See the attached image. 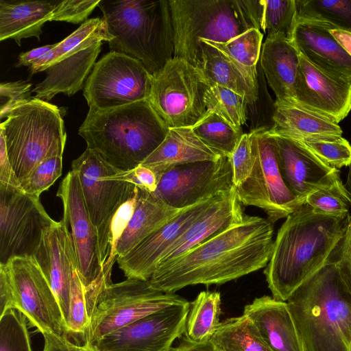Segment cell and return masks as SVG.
<instances>
[{
  "label": "cell",
  "instance_id": "1",
  "mask_svg": "<svg viewBox=\"0 0 351 351\" xmlns=\"http://www.w3.org/2000/svg\"><path fill=\"white\" fill-rule=\"evenodd\" d=\"M273 224L267 218L245 215L184 254L160 264L149 282L158 291L175 293L191 285L224 284L256 271L270 259Z\"/></svg>",
  "mask_w": 351,
  "mask_h": 351
},
{
  "label": "cell",
  "instance_id": "2",
  "mask_svg": "<svg viewBox=\"0 0 351 351\" xmlns=\"http://www.w3.org/2000/svg\"><path fill=\"white\" fill-rule=\"evenodd\" d=\"M350 217L317 213L306 204L286 217L264 270L274 298L286 302L326 264L342 241Z\"/></svg>",
  "mask_w": 351,
  "mask_h": 351
},
{
  "label": "cell",
  "instance_id": "3",
  "mask_svg": "<svg viewBox=\"0 0 351 351\" xmlns=\"http://www.w3.org/2000/svg\"><path fill=\"white\" fill-rule=\"evenodd\" d=\"M286 302L304 351H350L351 289L335 252Z\"/></svg>",
  "mask_w": 351,
  "mask_h": 351
},
{
  "label": "cell",
  "instance_id": "4",
  "mask_svg": "<svg viewBox=\"0 0 351 351\" xmlns=\"http://www.w3.org/2000/svg\"><path fill=\"white\" fill-rule=\"evenodd\" d=\"M169 128L147 100L105 110L89 109L78 134L87 147L113 167L140 165L165 140Z\"/></svg>",
  "mask_w": 351,
  "mask_h": 351
},
{
  "label": "cell",
  "instance_id": "5",
  "mask_svg": "<svg viewBox=\"0 0 351 351\" xmlns=\"http://www.w3.org/2000/svg\"><path fill=\"white\" fill-rule=\"evenodd\" d=\"M110 51L140 62L154 75L174 58V33L169 1L101 0Z\"/></svg>",
  "mask_w": 351,
  "mask_h": 351
},
{
  "label": "cell",
  "instance_id": "6",
  "mask_svg": "<svg viewBox=\"0 0 351 351\" xmlns=\"http://www.w3.org/2000/svg\"><path fill=\"white\" fill-rule=\"evenodd\" d=\"M0 132L21 187L43 160L62 156L66 141L60 108L36 97L8 113Z\"/></svg>",
  "mask_w": 351,
  "mask_h": 351
},
{
  "label": "cell",
  "instance_id": "7",
  "mask_svg": "<svg viewBox=\"0 0 351 351\" xmlns=\"http://www.w3.org/2000/svg\"><path fill=\"white\" fill-rule=\"evenodd\" d=\"M174 58L201 68L202 40L226 43L254 28L241 0H170Z\"/></svg>",
  "mask_w": 351,
  "mask_h": 351
},
{
  "label": "cell",
  "instance_id": "8",
  "mask_svg": "<svg viewBox=\"0 0 351 351\" xmlns=\"http://www.w3.org/2000/svg\"><path fill=\"white\" fill-rule=\"evenodd\" d=\"M71 167L78 175L88 213L97 232L103 268L109 256L112 219L121 205L135 195L138 187L121 179V169L88 148L72 162Z\"/></svg>",
  "mask_w": 351,
  "mask_h": 351
},
{
  "label": "cell",
  "instance_id": "9",
  "mask_svg": "<svg viewBox=\"0 0 351 351\" xmlns=\"http://www.w3.org/2000/svg\"><path fill=\"white\" fill-rule=\"evenodd\" d=\"M209 87L199 68L173 58L152 75L147 101L169 129L192 128L208 113L204 97Z\"/></svg>",
  "mask_w": 351,
  "mask_h": 351
},
{
  "label": "cell",
  "instance_id": "10",
  "mask_svg": "<svg viewBox=\"0 0 351 351\" xmlns=\"http://www.w3.org/2000/svg\"><path fill=\"white\" fill-rule=\"evenodd\" d=\"M175 293L154 289L149 280L128 279L111 283L97 296L84 337L90 344L143 317L184 301Z\"/></svg>",
  "mask_w": 351,
  "mask_h": 351
},
{
  "label": "cell",
  "instance_id": "11",
  "mask_svg": "<svg viewBox=\"0 0 351 351\" xmlns=\"http://www.w3.org/2000/svg\"><path fill=\"white\" fill-rule=\"evenodd\" d=\"M250 132L254 166L246 181L236 188L237 197L243 205L264 210L267 219L274 223L303 204L289 190L282 178L274 137L263 129Z\"/></svg>",
  "mask_w": 351,
  "mask_h": 351
},
{
  "label": "cell",
  "instance_id": "12",
  "mask_svg": "<svg viewBox=\"0 0 351 351\" xmlns=\"http://www.w3.org/2000/svg\"><path fill=\"white\" fill-rule=\"evenodd\" d=\"M152 75L139 60L110 51L87 77L83 95L90 109L105 110L147 100Z\"/></svg>",
  "mask_w": 351,
  "mask_h": 351
},
{
  "label": "cell",
  "instance_id": "13",
  "mask_svg": "<svg viewBox=\"0 0 351 351\" xmlns=\"http://www.w3.org/2000/svg\"><path fill=\"white\" fill-rule=\"evenodd\" d=\"M56 222L40 196L0 183V264L15 257L33 256L44 231Z\"/></svg>",
  "mask_w": 351,
  "mask_h": 351
},
{
  "label": "cell",
  "instance_id": "14",
  "mask_svg": "<svg viewBox=\"0 0 351 351\" xmlns=\"http://www.w3.org/2000/svg\"><path fill=\"white\" fill-rule=\"evenodd\" d=\"M6 265L16 309L23 313L43 335L68 339L69 332L58 300L32 257H15Z\"/></svg>",
  "mask_w": 351,
  "mask_h": 351
},
{
  "label": "cell",
  "instance_id": "15",
  "mask_svg": "<svg viewBox=\"0 0 351 351\" xmlns=\"http://www.w3.org/2000/svg\"><path fill=\"white\" fill-rule=\"evenodd\" d=\"M230 158L173 167L158 178L152 193L167 206L184 209L233 187Z\"/></svg>",
  "mask_w": 351,
  "mask_h": 351
},
{
  "label": "cell",
  "instance_id": "16",
  "mask_svg": "<svg viewBox=\"0 0 351 351\" xmlns=\"http://www.w3.org/2000/svg\"><path fill=\"white\" fill-rule=\"evenodd\" d=\"M189 309L190 303L185 300L143 317L88 345L97 351H173L175 340L184 334Z\"/></svg>",
  "mask_w": 351,
  "mask_h": 351
},
{
  "label": "cell",
  "instance_id": "17",
  "mask_svg": "<svg viewBox=\"0 0 351 351\" xmlns=\"http://www.w3.org/2000/svg\"><path fill=\"white\" fill-rule=\"evenodd\" d=\"M56 195L62 202V219L67 224L71 235L77 270L85 291L104 288L112 283L106 279L102 271L97 232L88 213L75 171H69Z\"/></svg>",
  "mask_w": 351,
  "mask_h": 351
},
{
  "label": "cell",
  "instance_id": "18",
  "mask_svg": "<svg viewBox=\"0 0 351 351\" xmlns=\"http://www.w3.org/2000/svg\"><path fill=\"white\" fill-rule=\"evenodd\" d=\"M216 196L181 210L125 256L117 258L119 267L125 276L149 280L171 247L205 212Z\"/></svg>",
  "mask_w": 351,
  "mask_h": 351
},
{
  "label": "cell",
  "instance_id": "19",
  "mask_svg": "<svg viewBox=\"0 0 351 351\" xmlns=\"http://www.w3.org/2000/svg\"><path fill=\"white\" fill-rule=\"evenodd\" d=\"M300 56L295 101L339 124L351 110V77L324 70Z\"/></svg>",
  "mask_w": 351,
  "mask_h": 351
},
{
  "label": "cell",
  "instance_id": "20",
  "mask_svg": "<svg viewBox=\"0 0 351 351\" xmlns=\"http://www.w3.org/2000/svg\"><path fill=\"white\" fill-rule=\"evenodd\" d=\"M272 136L282 178L302 204H306V197L313 192L330 187L341 180L338 169L328 166L300 142Z\"/></svg>",
  "mask_w": 351,
  "mask_h": 351
},
{
  "label": "cell",
  "instance_id": "21",
  "mask_svg": "<svg viewBox=\"0 0 351 351\" xmlns=\"http://www.w3.org/2000/svg\"><path fill=\"white\" fill-rule=\"evenodd\" d=\"M32 257L53 291L66 322L72 278L77 269V262L71 233L62 219L44 231Z\"/></svg>",
  "mask_w": 351,
  "mask_h": 351
},
{
  "label": "cell",
  "instance_id": "22",
  "mask_svg": "<svg viewBox=\"0 0 351 351\" xmlns=\"http://www.w3.org/2000/svg\"><path fill=\"white\" fill-rule=\"evenodd\" d=\"M101 37H91L72 48L45 69L46 77L32 92L44 101L58 93L72 96L84 88L101 51Z\"/></svg>",
  "mask_w": 351,
  "mask_h": 351
},
{
  "label": "cell",
  "instance_id": "23",
  "mask_svg": "<svg viewBox=\"0 0 351 351\" xmlns=\"http://www.w3.org/2000/svg\"><path fill=\"white\" fill-rule=\"evenodd\" d=\"M326 23L298 19L292 41L299 53L327 71L351 77V56L330 33Z\"/></svg>",
  "mask_w": 351,
  "mask_h": 351
},
{
  "label": "cell",
  "instance_id": "24",
  "mask_svg": "<svg viewBox=\"0 0 351 351\" xmlns=\"http://www.w3.org/2000/svg\"><path fill=\"white\" fill-rule=\"evenodd\" d=\"M241 205L234 186L217 194L205 212L171 247L160 264L178 258L232 225L242 221L245 214Z\"/></svg>",
  "mask_w": 351,
  "mask_h": 351
},
{
  "label": "cell",
  "instance_id": "25",
  "mask_svg": "<svg viewBox=\"0 0 351 351\" xmlns=\"http://www.w3.org/2000/svg\"><path fill=\"white\" fill-rule=\"evenodd\" d=\"M259 62L276 100L295 101L300 56L293 41L281 35H267Z\"/></svg>",
  "mask_w": 351,
  "mask_h": 351
},
{
  "label": "cell",
  "instance_id": "26",
  "mask_svg": "<svg viewBox=\"0 0 351 351\" xmlns=\"http://www.w3.org/2000/svg\"><path fill=\"white\" fill-rule=\"evenodd\" d=\"M243 314L273 351H304L286 302L268 295L256 298L245 306Z\"/></svg>",
  "mask_w": 351,
  "mask_h": 351
},
{
  "label": "cell",
  "instance_id": "27",
  "mask_svg": "<svg viewBox=\"0 0 351 351\" xmlns=\"http://www.w3.org/2000/svg\"><path fill=\"white\" fill-rule=\"evenodd\" d=\"M221 157L194 133L192 128H176L169 129L162 143L141 165L150 169L158 178L173 167L199 161H217Z\"/></svg>",
  "mask_w": 351,
  "mask_h": 351
},
{
  "label": "cell",
  "instance_id": "28",
  "mask_svg": "<svg viewBox=\"0 0 351 351\" xmlns=\"http://www.w3.org/2000/svg\"><path fill=\"white\" fill-rule=\"evenodd\" d=\"M60 1H0V40L13 39L19 46L22 39L40 40L42 27L51 21Z\"/></svg>",
  "mask_w": 351,
  "mask_h": 351
},
{
  "label": "cell",
  "instance_id": "29",
  "mask_svg": "<svg viewBox=\"0 0 351 351\" xmlns=\"http://www.w3.org/2000/svg\"><path fill=\"white\" fill-rule=\"evenodd\" d=\"M181 210L167 206L152 193L138 188L136 208L117 246V258L125 256Z\"/></svg>",
  "mask_w": 351,
  "mask_h": 351
},
{
  "label": "cell",
  "instance_id": "30",
  "mask_svg": "<svg viewBox=\"0 0 351 351\" xmlns=\"http://www.w3.org/2000/svg\"><path fill=\"white\" fill-rule=\"evenodd\" d=\"M273 121L268 133L288 138L342 134L338 123L293 101L276 100Z\"/></svg>",
  "mask_w": 351,
  "mask_h": 351
},
{
  "label": "cell",
  "instance_id": "31",
  "mask_svg": "<svg viewBox=\"0 0 351 351\" xmlns=\"http://www.w3.org/2000/svg\"><path fill=\"white\" fill-rule=\"evenodd\" d=\"M202 63L199 69L210 86L216 84L243 97L247 106L258 99V86L249 80L223 53L202 43Z\"/></svg>",
  "mask_w": 351,
  "mask_h": 351
},
{
  "label": "cell",
  "instance_id": "32",
  "mask_svg": "<svg viewBox=\"0 0 351 351\" xmlns=\"http://www.w3.org/2000/svg\"><path fill=\"white\" fill-rule=\"evenodd\" d=\"M210 342L217 351H273L244 314L220 322Z\"/></svg>",
  "mask_w": 351,
  "mask_h": 351
},
{
  "label": "cell",
  "instance_id": "33",
  "mask_svg": "<svg viewBox=\"0 0 351 351\" xmlns=\"http://www.w3.org/2000/svg\"><path fill=\"white\" fill-rule=\"evenodd\" d=\"M221 304L219 292H200L190 303L184 337L197 344L210 341L220 324Z\"/></svg>",
  "mask_w": 351,
  "mask_h": 351
},
{
  "label": "cell",
  "instance_id": "34",
  "mask_svg": "<svg viewBox=\"0 0 351 351\" xmlns=\"http://www.w3.org/2000/svg\"><path fill=\"white\" fill-rule=\"evenodd\" d=\"M263 34L252 28L226 43L207 40L201 42L212 46L223 53L255 85L257 82V66L260 60Z\"/></svg>",
  "mask_w": 351,
  "mask_h": 351
},
{
  "label": "cell",
  "instance_id": "35",
  "mask_svg": "<svg viewBox=\"0 0 351 351\" xmlns=\"http://www.w3.org/2000/svg\"><path fill=\"white\" fill-rule=\"evenodd\" d=\"M298 19L322 22L351 33V0H295Z\"/></svg>",
  "mask_w": 351,
  "mask_h": 351
},
{
  "label": "cell",
  "instance_id": "36",
  "mask_svg": "<svg viewBox=\"0 0 351 351\" xmlns=\"http://www.w3.org/2000/svg\"><path fill=\"white\" fill-rule=\"evenodd\" d=\"M192 129L206 145L228 158H230L243 134L217 114L208 111Z\"/></svg>",
  "mask_w": 351,
  "mask_h": 351
},
{
  "label": "cell",
  "instance_id": "37",
  "mask_svg": "<svg viewBox=\"0 0 351 351\" xmlns=\"http://www.w3.org/2000/svg\"><path fill=\"white\" fill-rule=\"evenodd\" d=\"M91 37H101L108 42L113 38V36L109 33L103 18L86 20L71 34L60 43H56L55 47L36 60L29 66L31 74L45 71L48 66L62 55Z\"/></svg>",
  "mask_w": 351,
  "mask_h": 351
},
{
  "label": "cell",
  "instance_id": "38",
  "mask_svg": "<svg viewBox=\"0 0 351 351\" xmlns=\"http://www.w3.org/2000/svg\"><path fill=\"white\" fill-rule=\"evenodd\" d=\"M204 102L208 112L217 114L234 128L242 131L248 113L247 102L243 97L213 84L206 92Z\"/></svg>",
  "mask_w": 351,
  "mask_h": 351
},
{
  "label": "cell",
  "instance_id": "39",
  "mask_svg": "<svg viewBox=\"0 0 351 351\" xmlns=\"http://www.w3.org/2000/svg\"><path fill=\"white\" fill-rule=\"evenodd\" d=\"M294 140L300 142L332 168L339 170L351 165V145L341 135H317Z\"/></svg>",
  "mask_w": 351,
  "mask_h": 351
},
{
  "label": "cell",
  "instance_id": "40",
  "mask_svg": "<svg viewBox=\"0 0 351 351\" xmlns=\"http://www.w3.org/2000/svg\"><path fill=\"white\" fill-rule=\"evenodd\" d=\"M262 30L267 35H281L292 40L298 20L295 0H263Z\"/></svg>",
  "mask_w": 351,
  "mask_h": 351
},
{
  "label": "cell",
  "instance_id": "41",
  "mask_svg": "<svg viewBox=\"0 0 351 351\" xmlns=\"http://www.w3.org/2000/svg\"><path fill=\"white\" fill-rule=\"evenodd\" d=\"M26 318L15 308L0 315V351H32Z\"/></svg>",
  "mask_w": 351,
  "mask_h": 351
},
{
  "label": "cell",
  "instance_id": "42",
  "mask_svg": "<svg viewBox=\"0 0 351 351\" xmlns=\"http://www.w3.org/2000/svg\"><path fill=\"white\" fill-rule=\"evenodd\" d=\"M306 204L317 213L334 216L350 215V204L341 180L330 187L311 193L306 197Z\"/></svg>",
  "mask_w": 351,
  "mask_h": 351
},
{
  "label": "cell",
  "instance_id": "43",
  "mask_svg": "<svg viewBox=\"0 0 351 351\" xmlns=\"http://www.w3.org/2000/svg\"><path fill=\"white\" fill-rule=\"evenodd\" d=\"M89 324L85 289L78 270L73 271L66 325L69 335L84 337Z\"/></svg>",
  "mask_w": 351,
  "mask_h": 351
},
{
  "label": "cell",
  "instance_id": "44",
  "mask_svg": "<svg viewBox=\"0 0 351 351\" xmlns=\"http://www.w3.org/2000/svg\"><path fill=\"white\" fill-rule=\"evenodd\" d=\"M138 198V188L135 195L121 205L112 219L109 236V256L102 268L104 277L110 282H112V266L117 260L116 250L118 242L134 212Z\"/></svg>",
  "mask_w": 351,
  "mask_h": 351
},
{
  "label": "cell",
  "instance_id": "45",
  "mask_svg": "<svg viewBox=\"0 0 351 351\" xmlns=\"http://www.w3.org/2000/svg\"><path fill=\"white\" fill-rule=\"evenodd\" d=\"M258 99L250 108L251 130L263 129L269 130L274 125V102L266 88V80L260 64L257 66Z\"/></svg>",
  "mask_w": 351,
  "mask_h": 351
},
{
  "label": "cell",
  "instance_id": "46",
  "mask_svg": "<svg viewBox=\"0 0 351 351\" xmlns=\"http://www.w3.org/2000/svg\"><path fill=\"white\" fill-rule=\"evenodd\" d=\"M62 156L48 158L40 163L31 173L22 187L29 194L40 195L47 190L61 176Z\"/></svg>",
  "mask_w": 351,
  "mask_h": 351
},
{
  "label": "cell",
  "instance_id": "47",
  "mask_svg": "<svg viewBox=\"0 0 351 351\" xmlns=\"http://www.w3.org/2000/svg\"><path fill=\"white\" fill-rule=\"evenodd\" d=\"M232 182L235 188L246 181L254 166L251 133L242 135L237 146L230 156Z\"/></svg>",
  "mask_w": 351,
  "mask_h": 351
},
{
  "label": "cell",
  "instance_id": "48",
  "mask_svg": "<svg viewBox=\"0 0 351 351\" xmlns=\"http://www.w3.org/2000/svg\"><path fill=\"white\" fill-rule=\"evenodd\" d=\"M101 0L60 1L55 8L51 21H59L77 24L84 23Z\"/></svg>",
  "mask_w": 351,
  "mask_h": 351
},
{
  "label": "cell",
  "instance_id": "49",
  "mask_svg": "<svg viewBox=\"0 0 351 351\" xmlns=\"http://www.w3.org/2000/svg\"><path fill=\"white\" fill-rule=\"evenodd\" d=\"M32 84L27 81L1 82L0 84V119L5 118L8 113L15 108L32 99Z\"/></svg>",
  "mask_w": 351,
  "mask_h": 351
},
{
  "label": "cell",
  "instance_id": "50",
  "mask_svg": "<svg viewBox=\"0 0 351 351\" xmlns=\"http://www.w3.org/2000/svg\"><path fill=\"white\" fill-rule=\"evenodd\" d=\"M119 176L121 179L151 193L155 191L158 184L156 174L150 169L141 165L130 170H121Z\"/></svg>",
  "mask_w": 351,
  "mask_h": 351
},
{
  "label": "cell",
  "instance_id": "51",
  "mask_svg": "<svg viewBox=\"0 0 351 351\" xmlns=\"http://www.w3.org/2000/svg\"><path fill=\"white\" fill-rule=\"evenodd\" d=\"M340 272L351 289V215L344 237L335 252Z\"/></svg>",
  "mask_w": 351,
  "mask_h": 351
},
{
  "label": "cell",
  "instance_id": "52",
  "mask_svg": "<svg viewBox=\"0 0 351 351\" xmlns=\"http://www.w3.org/2000/svg\"><path fill=\"white\" fill-rule=\"evenodd\" d=\"M10 308L16 309L13 289L6 265L0 264V315Z\"/></svg>",
  "mask_w": 351,
  "mask_h": 351
},
{
  "label": "cell",
  "instance_id": "53",
  "mask_svg": "<svg viewBox=\"0 0 351 351\" xmlns=\"http://www.w3.org/2000/svg\"><path fill=\"white\" fill-rule=\"evenodd\" d=\"M0 183L22 189L10 162L4 136L0 132Z\"/></svg>",
  "mask_w": 351,
  "mask_h": 351
},
{
  "label": "cell",
  "instance_id": "54",
  "mask_svg": "<svg viewBox=\"0 0 351 351\" xmlns=\"http://www.w3.org/2000/svg\"><path fill=\"white\" fill-rule=\"evenodd\" d=\"M45 340L43 351H78V345L73 343L69 339L57 336L43 335Z\"/></svg>",
  "mask_w": 351,
  "mask_h": 351
},
{
  "label": "cell",
  "instance_id": "55",
  "mask_svg": "<svg viewBox=\"0 0 351 351\" xmlns=\"http://www.w3.org/2000/svg\"><path fill=\"white\" fill-rule=\"evenodd\" d=\"M56 43L52 45H47L38 48L33 49L29 51L21 53L19 56V61L16 66H31V65L44 54L49 51L55 47Z\"/></svg>",
  "mask_w": 351,
  "mask_h": 351
},
{
  "label": "cell",
  "instance_id": "56",
  "mask_svg": "<svg viewBox=\"0 0 351 351\" xmlns=\"http://www.w3.org/2000/svg\"><path fill=\"white\" fill-rule=\"evenodd\" d=\"M173 351H217L210 341L205 343H194L183 337Z\"/></svg>",
  "mask_w": 351,
  "mask_h": 351
},
{
  "label": "cell",
  "instance_id": "57",
  "mask_svg": "<svg viewBox=\"0 0 351 351\" xmlns=\"http://www.w3.org/2000/svg\"><path fill=\"white\" fill-rule=\"evenodd\" d=\"M330 32L351 56V33L339 29H330Z\"/></svg>",
  "mask_w": 351,
  "mask_h": 351
},
{
  "label": "cell",
  "instance_id": "58",
  "mask_svg": "<svg viewBox=\"0 0 351 351\" xmlns=\"http://www.w3.org/2000/svg\"><path fill=\"white\" fill-rule=\"evenodd\" d=\"M343 187L351 207V165L349 166L347 180L343 184Z\"/></svg>",
  "mask_w": 351,
  "mask_h": 351
},
{
  "label": "cell",
  "instance_id": "59",
  "mask_svg": "<svg viewBox=\"0 0 351 351\" xmlns=\"http://www.w3.org/2000/svg\"><path fill=\"white\" fill-rule=\"evenodd\" d=\"M78 351H97L95 348H93L92 346L84 343L82 346H78Z\"/></svg>",
  "mask_w": 351,
  "mask_h": 351
},
{
  "label": "cell",
  "instance_id": "60",
  "mask_svg": "<svg viewBox=\"0 0 351 351\" xmlns=\"http://www.w3.org/2000/svg\"><path fill=\"white\" fill-rule=\"evenodd\" d=\"M350 351H351V344H350Z\"/></svg>",
  "mask_w": 351,
  "mask_h": 351
}]
</instances>
